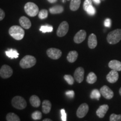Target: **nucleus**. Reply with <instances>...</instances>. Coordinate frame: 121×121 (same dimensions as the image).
<instances>
[{
    "mask_svg": "<svg viewBox=\"0 0 121 121\" xmlns=\"http://www.w3.org/2000/svg\"><path fill=\"white\" fill-rule=\"evenodd\" d=\"M23 28L17 26V25H13L9 29V34L16 40H22L24 37L25 31Z\"/></svg>",
    "mask_w": 121,
    "mask_h": 121,
    "instance_id": "nucleus-1",
    "label": "nucleus"
},
{
    "mask_svg": "<svg viewBox=\"0 0 121 121\" xmlns=\"http://www.w3.org/2000/svg\"><path fill=\"white\" fill-rule=\"evenodd\" d=\"M37 62V60L34 56L31 55H26L24 57L20 62V66L22 69H29L33 67Z\"/></svg>",
    "mask_w": 121,
    "mask_h": 121,
    "instance_id": "nucleus-2",
    "label": "nucleus"
},
{
    "mask_svg": "<svg viewBox=\"0 0 121 121\" xmlns=\"http://www.w3.org/2000/svg\"><path fill=\"white\" fill-rule=\"evenodd\" d=\"M107 42L110 44H117L121 40V29H117L113 30L108 34L107 37Z\"/></svg>",
    "mask_w": 121,
    "mask_h": 121,
    "instance_id": "nucleus-3",
    "label": "nucleus"
},
{
    "mask_svg": "<svg viewBox=\"0 0 121 121\" xmlns=\"http://www.w3.org/2000/svg\"><path fill=\"white\" fill-rule=\"evenodd\" d=\"M24 10L28 15L31 17H34L39 13V8L36 4L33 2H28L24 6Z\"/></svg>",
    "mask_w": 121,
    "mask_h": 121,
    "instance_id": "nucleus-4",
    "label": "nucleus"
},
{
    "mask_svg": "<svg viewBox=\"0 0 121 121\" xmlns=\"http://www.w3.org/2000/svg\"><path fill=\"white\" fill-rule=\"evenodd\" d=\"M12 105L15 108L22 110L26 107L27 103L26 100L22 96H16L13 98L11 101Z\"/></svg>",
    "mask_w": 121,
    "mask_h": 121,
    "instance_id": "nucleus-5",
    "label": "nucleus"
},
{
    "mask_svg": "<svg viewBox=\"0 0 121 121\" xmlns=\"http://www.w3.org/2000/svg\"><path fill=\"white\" fill-rule=\"evenodd\" d=\"M13 70L9 65H3L0 69V76L3 78H8L13 75Z\"/></svg>",
    "mask_w": 121,
    "mask_h": 121,
    "instance_id": "nucleus-6",
    "label": "nucleus"
},
{
    "mask_svg": "<svg viewBox=\"0 0 121 121\" xmlns=\"http://www.w3.org/2000/svg\"><path fill=\"white\" fill-rule=\"evenodd\" d=\"M69 29V25L67 22H63L59 25L58 29L57 30V36L62 37L66 35Z\"/></svg>",
    "mask_w": 121,
    "mask_h": 121,
    "instance_id": "nucleus-7",
    "label": "nucleus"
},
{
    "mask_svg": "<svg viewBox=\"0 0 121 121\" xmlns=\"http://www.w3.org/2000/svg\"><path fill=\"white\" fill-rule=\"evenodd\" d=\"M47 54L52 60H58L61 57L62 51L57 48H51L47 51Z\"/></svg>",
    "mask_w": 121,
    "mask_h": 121,
    "instance_id": "nucleus-8",
    "label": "nucleus"
},
{
    "mask_svg": "<svg viewBox=\"0 0 121 121\" xmlns=\"http://www.w3.org/2000/svg\"><path fill=\"white\" fill-rule=\"evenodd\" d=\"M100 92L102 96L107 99H111L114 96V93L112 90L107 85H104L101 87L100 89Z\"/></svg>",
    "mask_w": 121,
    "mask_h": 121,
    "instance_id": "nucleus-9",
    "label": "nucleus"
},
{
    "mask_svg": "<svg viewBox=\"0 0 121 121\" xmlns=\"http://www.w3.org/2000/svg\"><path fill=\"white\" fill-rule=\"evenodd\" d=\"M89 111V106L86 103H83L80 105L76 112V115L78 118H82L87 114Z\"/></svg>",
    "mask_w": 121,
    "mask_h": 121,
    "instance_id": "nucleus-10",
    "label": "nucleus"
},
{
    "mask_svg": "<svg viewBox=\"0 0 121 121\" xmlns=\"http://www.w3.org/2000/svg\"><path fill=\"white\" fill-rule=\"evenodd\" d=\"M84 69L82 67H79L76 69L74 72V78L78 83L82 82L84 78Z\"/></svg>",
    "mask_w": 121,
    "mask_h": 121,
    "instance_id": "nucleus-11",
    "label": "nucleus"
},
{
    "mask_svg": "<svg viewBox=\"0 0 121 121\" xmlns=\"http://www.w3.org/2000/svg\"><path fill=\"white\" fill-rule=\"evenodd\" d=\"M86 37V32L84 30H80L75 34L73 38V40L76 43L79 44L82 43Z\"/></svg>",
    "mask_w": 121,
    "mask_h": 121,
    "instance_id": "nucleus-12",
    "label": "nucleus"
},
{
    "mask_svg": "<svg viewBox=\"0 0 121 121\" xmlns=\"http://www.w3.org/2000/svg\"><path fill=\"white\" fill-rule=\"evenodd\" d=\"M119 78V74L118 71L114 69H112L109 72L108 75H107V80L109 82L115 83L118 81Z\"/></svg>",
    "mask_w": 121,
    "mask_h": 121,
    "instance_id": "nucleus-13",
    "label": "nucleus"
},
{
    "mask_svg": "<svg viewBox=\"0 0 121 121\" xmlns=\"http://www.w3.org/2000/svg\"><path fill=\"white\" fill-rule=\"evenodd\" d=\"M109 109V106L107 104H103V105H100L98 109L96 112V114L100 118H103L106 113H107V111Z\"/></svg>",
    "mask_w": 121,
    "mask_h": 121,
    "instance_id": "nucleus-14",
    "label": "nucleus"
},
{
    "mask_svg": "<svg viewBox=\"0 0 121 121\" xmlns=\"http://www.w3.org/2000/svg\"><path fill=\"white\" fill-rule=\"evenodd\" d=\"M19 22L22 28L25 29H29L31 26V23L30 20L25 16H22L20 18Z\"/></svg>",
    "mask_w": 121,
    "mask_h": 121,
    "instance_id": "nucleus-15",
    "label": "nucleus"
},
{
    "mask_svg": "<svg viewBox=\"0 0 121 121\" xmlns=\"http://www.w3.org/2000/svg\"><path fill=\"white\" fill-rule=\"evenodd\" d=\"M98 41L96 36L92 33L89 35L88 38V46L90 49H94L97 46Z\"/></svg>",
    "mask_w": 121,
    "mask_h": 121,
    "instance_id": "nucleus-16",
    "label": "nucleus"
},
{
    "mask_svg": "<svg viewBox=\"0 0 121 121\" xmlns=\"http://www.w3.org/2000/svg\"><path fill=\"white\" fill-rule=\"evenodd\" d=\"M108 66L110 69H114L117 71H121V62L118 60H112L109 62Z\"/></svg>",
    "mask_w": 121,
    "mask_h": 121,
    "instance_id": "nucleus-17",
    "label": "nucleus"
},
{
    "mask_svg": "<svg viewBox=\"0 0 121 121\" xmlns=\"http://www.w3.org/2000/svg\"><path fill=\"white\" fill-rule=\"evenodd\" d=\"M52 108V104L49 100H44L42 103V109L43 112L44 114H48L50 112Z\"/></svg>",
    "mask_w": 121,
    "mask_h": 121,
    "instance_id": "nucleus-18",
    "label": "nucleus"
},
{
    "mask_svg": "<svg viewBox=\"0 0 121 121\" xmlns=\"http://www.w3.org/2000/svg\"><path fill=\"white\" fill-rule=\"evenodd\" d=\"M29 101L31 105H32L33 107H35V108L39 107L40 105V103H41L39 98L38 96H37V95H32V96L30 97Z\"/></svg>",
    "mask_w": 121,
    "mask_h": 121,
    "instance_id": "nucleus-19",
    "label": "nucleus"
},
{
    "mask_svg": "<svg viewBox=\"0 0 121 121\" xmlns=\"http://www.w3.org/2000/svg\"><path fill=\"white\" fill-rule=\"evenodd\" d=\"M78 57V53L76 51H70L67 54V60L69 62L73 63L76 60Z\"/></svg>",
    "mask_w": 121,
    "mask_h": 121,
    "instance_id": "nucleus-20",
    "label": "nucleus"
},
{
    "mask_svg": "<svg viewBox=\"0 0 121 121\" xmlns=\"http://www.w3.org/2000/svg\"><path fill=\"white\" fill-rule=\"evenodd\" d=\"M80 4L81 0H71L69 4V9L72 11H76L80 7Z\"/></svg>",
    "mask_w": 121,
    "mask_h": 121,
    "instance_id": "nucleus-21",
    "label": "nucleus"
},
{
    "mask_svg": "<svg viewBox=\"0 0 121 121\" xmlns=\"http://www.w3.org/2000/svg\"><path fill=\"white\" fill-rule=\"evenodd\" d=\"M49 10L50 13H52V14H58V13H63L64 9H63V7L62 6L57 5L51 7Z\"/></svg>",
    "mask_w": 121,
    "mask_h": 121,
    "instance_id": "nucleus-22",
    "label": "nucleus"
},
{
    "mask_svg": "<svg viewBox=\"0 0 121 121\" xmlns=\"http://www.w3.org/2000/svg\"><path fill=\"white\" fill-rule=\"evenodd\" d=\"M6 54L7 56L11 59L17 58L19 57V54L16 50L10 49L6 51Z\"/></svg>",
    "mask_w": 121,
    "mask_h": 121,
    "instance_id": "nucleus-23",
    "label": "nucleus"
},
{
    "mask_svg": "<svg viewBox=\"0 0 121 121\" xmlns=\"http://www.w3.org/2000/svg\"><path fill=\"white\" fill-rule=\"evenodd\" d=\"M97 80V76L95 73L91 72L88 74L86 78V82L90 84H93Z\"/></svg>",
    "mask_w": 121,
    "mask_h": 121,
    "instance_id": "nucleus-24",
    "label": "nucleus"
},
{
    "mask_svg": "<svg viewBox=\"0 0 121 121\" xmlns=\"http://www.w3.org/2000/svg\"><path fill=\"white\" fill-rule=\"evenodd\" d=\"M7 121H20V119L19 116L13 113H9L6 116Z\"/></svg>",
    "mask_w": 121,
    "mask_h": 121,
    "instance_id": "nucleus-25",
    "label": "nucleus"
},
{
    "mask_svg": "<svg viewBox=\"0 0 121 121\" xmlns=\"http://www.w3.org/2000/svg\"><path fill=\"white\" fill-rule=\"evenodd\" d=\"M101 95L102 94L100 92V90H98V89H94L91 93L90 98L91 99H95L99 100L101 96Z\"/></svg>",
    "mask_w": 121,
    "mask_h": 121,
    "instance_id": "nucleus-26",
    "label": "nucleus"
},
{
    "mask_svg": "<svg viewBox=\"0 0 121 121\" xmlns=\"http://www.w3.org/2000/svg\"><path fill=\"white\" fill-rule=\"evenodd\" d=\"M39 30L43 33H50L52 32L53 30V28L52 26H51V25H42V26H41V27L40 28V29Z\"/></svg>",
    "mask_w": 121,
    "mask_h": 121,
    "instance_id": "nucleus-27",
    "label": "nucleus"
},
{
    "mask_svg": "<svg viewBox=\"0 0 121 121\" xmlns=\"http://www.w3.org/2000/svg\"><path fill=\"white\" fill-rule=\"evenodd\" d=\"M48 12L45 9H43L39 12L38 16L40 19H45L48 17Z\"/></svg>",
    "mask_w": 121,
    "mask_h": 121,
    "instance_id": "nucleus-28",
    "label": "nucleus"
},
{
    "mask_svg": "<svg viewBox=\"0 0 121 121\" xmlns=\"http://www.w3.org/2000/svg\"><path fill=\"white\" fill-rule=\"evenodd\" d=\"M31 117L34 120H40L42 117V114L40 112L35 111L32 113Z\"/></svg>",
    "mask_w": 121,
    "mask_h": 121,
    "instance_id": "nucleus-29",
    "label": "nucleus"
},
{
    "mask_svg": "<svg viewBox=\"0 0 121 121\" xmlns=\"http://www.w3.org/2000/svg\"><path fill=\"white\" fill-rule=\"evenodd\" d=\"M64 78H65V80H66V81H67V82L69 85H72L73 84L74 78L71 75H65L64 76Z\"/></svg>",
    "mask_w": 121,
    "mask_h": 121,
    "instance_id": "nucleus-30",
    "label": "nucleus"
},
{
    "mask_svg": "<svg viewBox=\"0 0 121 121\" xmlns=\"http://www.w3.org/2000/svg\"><path fill=\"white\" fill-rule=\"evenodd\" d=\"M109 120L110 121H121V114H112L110 116Z\"/></svg>",
    "mask_w": 121,
    "mask_h": 121,
    "instance_id": "nucleus-31",
    "label": "nucleus"
},
{
    "mask_svg": "<svg viewBox=\"0 0 121 121\" xmlns=\"http://www.w3.org/2000/svg\"><path fill=\"white\" fill-rule=\"evenodd\" d=\"M87 14L89 15H91V16H93V15H94L96 13V10H95V9L93 6V5L89 6L88 8L87 9V10H86Z\"/></svg>",
    "mask_w": 121,
    "mask_h": 121,
    "instance_id": "nucleus-32",
    "label": "nucleus"
},
{
    "mask_svg": "<svg viewBox=\"0 0 121 121\" xmlns=\"http://www.w3.org/2000/svg\"><path fill=\"white\" fill-rule=\"evenodd\" d=\"M92 5V1L91 0H85L84 4H83V7L85 11H86V10H87V9L88 8L89 6Z\"/></svg>",
    "mask_w": 121,
    "mask_h": 121,
    "instance_id": "nucleus-33",
    "label": "nucleus"
},
{
    "mask_svg": "<svg viewBox=\"0 0 121 121\" xmlns=\"http://www.w3.org/2000/svg\"><path fill=\"white\" fill-rule=\"evenodd\" d=\"M60 113H61V119L62 121H67V115L64 109H62L60 110Z\"/></svg>",
    "mask_w": 121,
    "mask_h": 121,
    "instance_id": "nucleus-34",
    "label": "nucleus"
},
{
    "mask_svg": "<svg viewBox=\"0 0 121 121\" xmlns=\"http://www.w3.org/2000/svg\"><path fill=\"white\" fill-rule=\"evenodd\" d=\"M66 96L70 98H73L75 96V92L73 90H69L67 91L66 92Z\"/></svg>",
    "mask_w": 121,
    "mask_h": 121,
    "instance_id": "nucleus-35",
    "label": "nucleus"
},
{
    "mask_svg": "<svg viewBox=\"0 0 121 121\" xmlns=\"http://www.w3.org/2000/svg\"><path fill=\"white\" fill-rule=\"evenodd\" d=\"M104 25L107 28H110L111 27V20L110 19H106L104 21Z\"/></svg>",
    "mask_w": 121,
    "mask_h": 121,
    "instance_id": "nucleus-36",
    "label": "nucleus"
},
{
    "mask_svg": "<svg viewBox=\"0 0 121 121\" xmlns=\"http://www.w3.org/2000/svg\"><path fill=\"white\" fill-rule=\"evenodd\" d=\"M5 16V13L2 9H0V20H2Z\"/></svg>",
    "mask_w": 121,
    "mask_h": 121,
    "instance_id": "nucleus-37",
    "label": "nucleus"
},
{
    "mask_svg": "<svg viewBox=\"0 0 121 121\" xmlns=\"http://www.w3.org/2000/svg\"><path fill=\"white\" fill-rule=\"evenodd\" d=\"M47 1L49 3H51V4H53V3L56 2L57 1V0H47Z\"/></svg>",
    "mask_w": 121,
    "mask_h": 121,
    "instance_id": "nucleus-38",
    "label": "nucleus"
},
{
    "mask_svg": "<svg viewBox=\"0 0 121 121\" xmlns=\"http://www.w3.org/2000/svg\"><path fill=\"white\" fill-rule=\"evenodd\" d=\"M93 1L96 4H99L100 3V0H93Z\"/></svg>",
    "mask_w": 121,
    "mask_h": 121,
    "instance_id": "nucleus-39",
    "label": "nucleus"
},
{
    "mask_svg": "<svg viewBox=\"0 0 121 121\" xmlns=\"http://www.w3.org/2000/svg\"><path fill=\"white\" fill-rule=\"evenodd\" d=\"M51 119H49V118H45L44 119H43V121H51Z\"/></svg>",
    "mask_w": 121,
    "mask_h": 121,
    "instance_id": "nucleus-40",
    "label": "nucleus"
},
{
    "mask_svg": "<svg viewBox=\"0 0 121 121\" xmlns=\"http://www.w3.org/2000/svg\"><path fill=\"white\" fill-rule=\"evenodd\" d=\"M119 94H120V95L121 96V87L120 89H119Z\"/></svg>",
    "mask_w": 121,
    "mask_h": 121,
    "instance_id": "nucleus-41",
    "label": "nucleus"
},
{
    "mask_svg": "<svg viewBox=\"0 0 121 121\" xmlns=\"http://www.w3.org/2000/svg\"><path fill=\"white\" fill-rule=\"evenodd\" d=\"M67 1H69V0H67Z\"/></svg>",
    "mask_w": 121,
    "mask_h": 121,
    "instance_id": "nucleus-42",
    "label": "nucleus"
}]
</instances>
